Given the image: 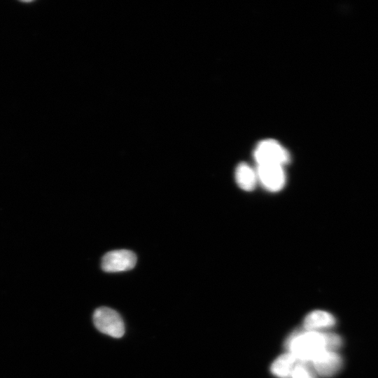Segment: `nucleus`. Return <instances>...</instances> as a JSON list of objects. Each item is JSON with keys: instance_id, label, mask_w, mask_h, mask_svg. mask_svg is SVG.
I'll return each mask as SVG.
<instances>
[{"instance_id": "0eeeda50", "label": "nucleus", "mask_w": 378, "mask_h": 378, "mask_svg": "<svg viewBox=\"0 0 378 378\" xmlns=\"http://www.w3.org/2000/svg\"><path fill=\"white\" fill-rule=\"evenodd\" d=\"M335 324V317L330 313L316 310L308 314L304 319L305 330L318 331L320 329L330 328Z\"/></svg>"}, {"instance_id": "9b49d317", "label": "nucleus", "mask_w": 378, "mask_h": 378, "mask_svg": "<svg viewBox=\"0 0 378 378\" xmlns=\"http://www.w3.org/2000/svg\"><path fill=\"white\" fill-rule=\"evenodd\" d=\"M326 347L328 351H336L342 344V338L335 333L326 332Z\"/></svg>"}, {"instance_id": "f03ea898", "label": "nucleus", "mask_w": 378, "mask_h": 378, "mask_svg": "<svg viewBox=\"0 0 378 378\" xmlns=\"http://www.w3.org/2000/svg\"><path fill=\"white\" fill-rule=\"evenodd\" d=\"M93 323L101 332L112 337L120 338L125 333V325L120 315L114 309L102 307L93 314Z\"/></svg>"}, {"instance_id": "423d86ee", "label": "nucleus", "mask_w": 378, "mask_h": 378, "mask_svg": "<svg viewBox=\"0 0 378 378\" xmlns=\"http://www.w3.org/2000/svg\"><path fill=\"white\" fill-rule=\"evenodd\" d=\"M316 373L323 377L335 375L342 368V357L336 351H325L312 362Z\"/></svg>"}, {"instance_id": "1a4fd4ad", "label": "nucleus", "mask_w": 378, "mask_h": 378, "mask_svg": "<svg viewBox=\"0 0 378 378\" xmlns=\"http://www.w3.org/2000/svg\"><path fill=\"white\" fill-rule=\"evenodd\" d=\"M298 359L291 354L279 356L270 367L271 372L279 378H291V373Z\"/></svg>"}, {"instance_id": "f257e3e1", "label": "nucleus", "mask_w": 378, "mask_h": 378, "mask_svg": "<svg viewBox=\"0 0 378 378\" xmlns=\"http://www.w3.org/2000/svg\"><path fill=\"white\" fill-rule=\"evenodd\" d=\"M285 346L288 353L298 360L310 363L328 350L326 332L305 330L292 333L286 340Z\"/></svg>"}, {"instance_id": "9d476101", "label": "nucleus", "mask_w": 378, "mask_h": 378, "mask_svg": "<svg viewBox=\"0 0 378 378\" xmlns=\"http://www.w3.org/2000/svg\"><path fill=\"white\" fill-rule=\"evenodd\" d=\"M312 363L298 360L291 373V378H316Z\"/></svg>"}, {"instance_id": "6e6552de", "label": "nucleus", "mask_w": 378, "mask_h": 378, "mask_svg": "<svg viewBox=\"0 0 378 378\" xmlns=\"http://www.w3.org/2000/svg\"><path fill=\"white\" fill-rule=\"evenodd\" d=\"M235 180L242 190H252L258 182L256 171L248 164L241 162L236 168Z\"/></svg>"}, {"instance_id": "20e7f679", "label": "nucleus", "mask_w": 378, "mask_h": 378, "mask_svg": "<svg viewBox=\"0 0 378 378\" xmlns=\"http://www.w3.org/2000/svg\"><path fill=\"white\" fill-rule=\"evenodd\" d=\"M136 256L125 249L106 253L102 259L101 266L106 272H120L132 270L136 263Z\"/></svg>"}, {"instance_id": "7ed1b4c3", "label": "nucleus", "mask_w": 378, "mask_h": 378, "mask_svg": "<svg viewBox=\"0 0 378 378\" xmlns=\"http://www.w3.org/2000/svg\"><path fill=\"white\" fill-rule=\"evenodd\" d=\"M258 164H274L284 166L290 160L288 152L278 141L265 139L260 141L253 152Z\"/></svg>"}, {"instance_id": "39448f33", "label": "nucleus", "mask_w": 378, "mask_h": 378, "mask_svg": "<svg viewBox=\"0 0 378 378\" xmlns=\"http://www.w3.org/2000/svg\"><path fill=\"white\" fill-rule=\"evenodd\" d=\"M258 181L272 192L282 189L286 182L284 166L274 164H258L255 169Z\"/></svg>"}]
</instances>
